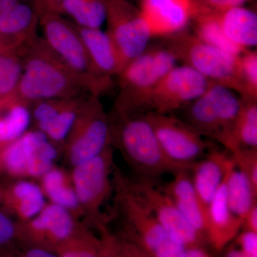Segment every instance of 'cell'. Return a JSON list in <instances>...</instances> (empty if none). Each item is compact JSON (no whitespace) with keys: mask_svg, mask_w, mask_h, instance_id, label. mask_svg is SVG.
Wrapping results in <instances>:
<instances>
[{"mask_svg":"<svg viewBox=\"0 0 257 257\" xmlns=\"http://www.w3.org/2000/svg\"><path fill=\"white\" fill-rule=\"evenodd\" d=\"M115 202L125 231L136 244L152 257H179L185 246L174 241L151 211L134 195L123 175L114 168Z\"/></svg>","mask_w":257,"mask_h":257,"instance_id":"cell-4","label":"cell"},{"mask_svg":"<svg viewBox=\"0 0 257 257\" xmlns=\"http://www.w3.org/2000/svg\"><path fill=\"white\" fill-rule=\"evenodd\" d=\"M40 17L45 14L61 15V8L64 0H32Z\"/></svg>","mask_w":257,"mask_h":257,"instance_id":"cell-41","label":"cell"},{"mask_svg":"<svg viewBox=\"0 0 257 257\" xmlns=\"http://www.w3.org/2000/svg\"><path fill=\"white\" fill-rule=\"evenodd\" d=\"M106 0H64L61 15H67L77 26L100 28L105 23Z\"/></svg>","mask_w":257,"mask_h":257,"instance_id":"cell-28","label":"cell"},{"mask_svg":"<svg viewBox=\"0 0 257 257\" xmlns=\"http://www.w3.org/2000/svg\"><path fill=\"white\" fill-rule=\"evenodd\" d=\"M5 187H3L2 184H0V204H2V201H3V193H4Z\"/></svg>","mask_w":257,"mask_h":257,"instance_id":"cell-46","label":"cell"},{"mask_svg":"<svg viewBox=\"0 0 257 257\" xmlns=\"http://www.w3.org/2000/svg\"><path fill=\"white\" fill-rule=\"evenodd\" d=\"M140 253H141V250H140V248L139 247L138 249V257H141V254H140Z\"/></svg>","mask_w":257,"mask_h":257,"instance_id":"cell-48","label":"cell"},{"mask_svg":"<svg viewBox=\"0 0 257 257\" xmlns=\"http://www.w3.org/2000/svg\"><path fill=\"white\" fill-rule=\"evenodd\" d=\"M112 121L106 114L99 96L89 94L83 101L63 145L69 165H78L112 145Z\"/></svg>","mask_w":257,"mask_h":257,"instance_id":"cell-7","label":"cell"},{"mask_svg":"<svg viewBox=\"0 0 257 257\" xmlns=\"http://www.w3.org/2000/svg\"><path fill=\"white\" fill-rule=\"evenodd\" d=\"M74 25L82 39L96 77L111 79L113 76L119 75L124 69V65L107 33L100 28H86L75 24Z\"/></svg>","mask_w":257,"mask_h":257,"instance_id":"cell-19","label":"cell"},{"mask_svg":"<svg viewBox=\"0 0 257 257\" xmlns=\"http://www.w3.org/2000/svg\"><path fill=\"white\" fill-rule=\"evenodd\" d=\"M20 242L18 221L0 212V250L11 247Z\"/></svg>","mask_w":257,"mask_h":257,"instance_id":"cell-37","label":"cell"},{"mask_svg":"<svg viewBox=\"0 0 257 257\" xmlns=\"http://www.w3.org/2000/svg\"><path fill=\"white\" fill-rule=\"evenodd\" d=\"M204 8L199 0H142L140 10L152 38H165L183 31Z\"/></svg>","mask_w":257,"mask_h":257,"instance_id":"cell-16","label":"cell"},{"mask_svg":"<svg viewBox=\"0 0 257 257\" xmlns=\"http://www.w3.org/2000/svg\"><path fill=\"white\" fill-rule=\"evenodd\" d=\"M47 203L40 186L27 179H19L5 187L2 201L7 211L18 218V222L35 217Z\"/></svg>","mask_w":257,"mask_h":257,"instance_id":"cell-21","label":"cell"},{"mask_svg":"<svg viewBox=\"0 0 257 257\" xmlns=\"http://www.w3.org/2000/svg\"><path fill=\"white\" fill-rule=\"evenodd\" d=\"M189 172L182 171L175 174L173 179L160 189L175 203L186 219L205 236V214L198 199Z\"/></svg>","mask_w":257,"mask_h":257,"instance_id":"cell-22","label":"cell"},{"mask_svg":"<svg viewBox=\"0 0 257 257\" xmlns=\"http://www.w3.org/2000/svg\"><path fill=\"white\" fill-rule=\"evenodd\" d=\"M106 33L114 43L124 68L148 47L152 38L140 8L128 0H106Z\"/></svg>","mask_w":257,"mask_h":257,"instance_id":"cell-11","label":"cell"},{"mask_svg":"<svg viewBox=\"0 0 257 257\" xmlns=\"http://www.w3.org/2000/svg\"><path fill=\"white\" fill-rule=\"evenodd\" d=\"M234 165L233 160L211 201L206 216V239L218 251L222 249L231 240L236 237L242 227V220L234 216L230 210L226 196V179Z\"/></svg>","mask_w":257,"mask_h":257,"instance_id":"cell-18","label":"cell"},{"mask_svg":"<svg viewBox=\"0 0 257 257\" xmlns=\"http://www.w3.org/2000/svg\"><path fill=\"white\" fill-rule=\"evenodd\" d=\"M40 15L32 0H25L0 13V45L18 54L37 36Z\"/></svg>","mask_w":257,"mask_h":257,"instance_id":"cell-17","label":"cell"},{"mask_svg":"<svg viewBox=\"0 0 257 257\" xmlns=\"http://www.w3.org/2000/svg\"><path fill=\"white\" fill-rule=\"evenodd\" d=\"M123 178L128 189L151 211L174 241L186 248L203 246L205 236L186 219L160 187L146 179L133 180L125 178L124 176Z\"/></svg>","mask_w":257,"mask_h":257,"instance_id":"cell-10","label":"cell"},{"mask_svg":"<svg viewBox=\"0 0 257 257\" xmlns=\"http://www.w3.org/2000/svg\"><path fill=\"white\" fill-rule=\"evenodd\" d=\"M114 168L111 146L96 157L72 167L70 176L77 199L84 215L94 222L102 218L101 208L114 189L111 175Z\"/></svg>","mask_w":257,"mask_h":257,"instance_id":"cell-9","label":"cell"},{"mask_svg":"<svg viewBox=\"0 0 257 257\" xmlns=\"http://www.w3.org/2000/svg\"><path fill=\"white\" fill-rule=\"evenodd\" d=\"M248 0H202L201 3L208 9L223 12L231 8L242 7Z\"/></svg>","mask_w":257,"mask_h":257,"instance_id":"cell-40","label":"cell"},{"mask_svg":"<svg viewBox=\"0 0 257 257\" xmlns=\"http://www.w3.org/2000/svg\"><path fill=\"white\" fill-rule=\"evenodd\" d=\"M177 60L164 45L147 47L123 69L119 77V92L115 102L116 116L148 112L154 88L177 66Z\"/></svg>","mask_w":257,"mask_h":257,"instance_id":"cell-3","label":"cell"},{"mask_svg":"<svg viewBox=\"0 0 257 257\" xmlns=\"http://www.w3.org/2000/svg\"><path fill=\"white\" fill-rule=\"evenodd\" d=\"M238 170L246 176L257 194V148H239L231 152Z\"/></svg>","mask_w":257,"mask_h":257,"instance_id":"cell-36","label":"cell"},{"mask_svg":"<svg viewBox=\"0 0 257 257\" xmlns=\"http://www.w3.org/2000/svg\"><path fill=\"white\" fill-rule=\"evenodd\" d=\"M224 257H248L247 255L239 249V248H230L229 251L226 253Z\"/></svg>","mask_w":257,"mask_h":257,"instance_id":"cell-44","label":"cell"},{"mask_svg":"<svg viewBox=\"0 0 257 257\" xmlns=\"http://www.w3.org/2000/svg\"><path fill=\"white\" fill-rule=\"evenodd\" d=\"M232 152L239 148H257L256 101H243L232 131Z\"/></svg>","mask_w":257,"mask_h":257,"instance_id":"cell-29","label":"cell"},{"mask_svg":"<svg viewBox=\"0 0 257 257\" xmlns=\"http://www.w3.org/2000/svg\"><path fill=\"white\" fill-rule=\"evenodd\" d=\"M12 53V52H9L8 51L5 50L4 47L0 45V57L1 56L5 55V54Z\"/></svg>","mask_w":257,"mask_h":257,"instance_id":"cell-45","label":"cell"},{"mask_svg":"<svg viewBox=\"0 0 257 257\" xmlns=\"http://www.w3.org/2000/svg\"><path fill=\"white\" fill-rule=\"evenodd\" d=\"M162 150L171 160L194 165L210 149L203 137L184 121L169 114L145 113Z\"/></svg>","mask_w":257,"mask_h":257,"instance_id":"cell-14","label":"cell"},{"mask_svg":"<svg viewBox=\"0 0 257 257\" xmlns=\"http://www.w3.org/2000/svg\"><path fill=\"white\" fill-rule=\"evenodd\" d=\"M113 122L112 145H116L140 178L152 179L165 174L191 172L194 165L171 160L162 150L155 132L145 114L117 116Z\"/></svg>","mask_w":257,"mask_h":257,"instance_id":"cell-2","label":"cell"},{"mask_svg":"<svg viewBox=\"0 0 257 257\" xmlns=\"http://www.w3.org/2000/svg\"><path fill=\"white\" fill-rule=\"evenodd\" d=\"M237 245L248 257H257V233L243 230L238 236Z\"/></svg>","mask_w":257,"mask_h":257,"instance_id":"cell-39","label":"cell"},{"mask_svg":"<svg viewBox=\"0 0 257 257\" xmlns=\"http://www.w3.org/2000/svg\"><path fill=\"white\" fill-rule=\"evenodd\" d=\"M86 97L87 96L84 94L76 97L67 107L61 111L42 130V133L45 134L52 143L58 147H63L64 142L74 124L79 107Z\"/></svg>","mask_w":257,"mask_h":257,"instance_id":"cell-31","label":"cell"},{"mask_svg":"<svg viewBox=\"0 0 257 257\" xmlns=\"http://www.w3.org/2000/svg\"><path fill=\"white\" fill-rule=\"evenodd\" d=\"M226 196L231 213L242 221L251 207L256 204V193L246 176L235 165L226 179Z\"/></svg>","mask_w":257,"mask_h":257,"instance_id":"cell-27","label":"cell"},{"mask_svg":"<svg viewBox=\"0 0 257 257\" xmlns=\"http://www.w3.org/2000/svg\"><path fill=\"white\" fill-rule=\"evenodd\" d=\"M219 22L225 36L231 43L244 50L257 45V16L243 8L219 12Z\"/></svg>","mask_w":257,"mask_h":257,"instance_id":"cell-23","label":"cell"},{"mask_svg":"<svg viewBox=\"0 0 257 257\" xmlns=\"http://www.w3.org/2000/svg\"><path fill=\"white\" fill-rule=\"evenodd\" d=\"M25 0H0V13H4L7 10L11 9L15 5Z\"/></svg>","mask_w":257,"mask_h":257,"instance_id":"cell-43","label":"cell"},{"mask_svg":"<svg viewBox=\"0 0 257 257\" xmlns=\"http://www.w3.org/2000/svg\"><path fill=\"white\" fill-rule=\"evenodd\" d=\"M58 146L39 130H28L0 150V174L18 179H40L55 167Z\"/></svg>","mask_w":257,"mask_h":257,"instance_id":"cell-8","label":"cell"},{"mask_svg":"<svg viewBox=\"0 0 257 257\" xmlns=\"http://www.w3.org/2000/svg\"><path fill=\"white\" fill-rule=\"evenodd\" d=\"M94 224L99 231V257H138L136 245L111 233L104 219Z\"/></svg>","mask_w":257,"mask_h":257,"instance_id":"cell-32","label":"cell"},{"mask_svg":"<svg viewBox=\"0 0 257 257\" xmlns=\"http://www.w3.org/2000/svg\"><path fill=\"white\" fill-rule=\"evenodd\" d=\"M0 257H59L50 250L19 242L11 247L0 250Z\"/></svg>","mask_w":257,"mask_h":257,"instance_id":"cell-38","label":"cell"},{"mask_svg":"<svg viewBox=\"0 0 257 257\" xmlns=\"http://www.w3.org/2000/svg\"><path fill=\"white\" fill-rule=\"evenodd\" d=\"M140 250H141V253H140V254H141V257H152L150 256L149 253H147L146 251H145L144 250L142 249V248H140Z\"/></svg>","mask_w":257,"mask_h":257,"instance_id":"cell-47","label":"cell"},{"mask_svg":"<svg viewBox=\"0 0 257 257\" xmlns=\"http://www.w3.org/2000/svg\"><path fill=\"white\" fill-rule=\"evenodd\" d=\"M194 20V35L202 42L234 55H240L246 51L231 43L225 36L219 22V12L204 8Z\"/></svg>","mask_w":257,"mask_h":257,"instance_id":"cell-26","label":"cell"},{"mask_svg":"<svg viewBox=\"0 0 257 257\" xmlns=\"http://www.w3.org/2000/svg\"><path fill=\"white\" fill-rule=\"evenodd\" d=\"M163 45L183 65L194 69L211 82L221 84L240 96L238 57L208 45L194 34L183 31L163 38Z\"/></svg>","mask_w":257,"mask_h":257,"instance_id":"cell-6","label":"cell"},{"mask_svg":"<svg viewBox=\"0 0 257 257\" xmlns=\"http://www.w3.org/2000/svg\"><path fill=\"white\" fill-rule=\"evenodd\" d=\"M18 55L23 72L16 94L30 105L45 99L76 97L84 92L99 96L109 89L74 72L38 35Z\"/></svg>","mask_w":257,"mask_h":257,"instance_id":"cell-1","label":"cell"},{"mask_svg":"<svg viewBox=\"0 0 257 257\" xmlns=\"http://www.w3.org/2000/svg\"><path fill=\"white\" fill-rule=\"evenodd\" d=\"M30 107L16 93L0 97V150L28 131L32 119Z\"/></svg>","mask_w":257,"mask_h":257,"instance_id":"cell-24","label":"cell"},{"mask_svg":"<svg viewBox=\"0 0 257 257\" xmlns=\"http://www.w3.org/2000/svg\"><path fill=\"white\" fill-rule=\"evenodd\" d=\"M242 104L229 88L213 82L202 95L186 106L185 121L202 137L220 143L231 152L235 119Z\"/></svg>","mask_w":257,"mask_h":257,"instance_id":"cell-5","label":"cell"},{"mask_svg":"<svg viewBox=\"0 0 257 257\" xmlns=\"http://www.w3.org/2000/svg\"><path fill=\"white\" fill-rule=\"evenodd\" d=\"M238 75L243 101L257 99V52L246 50L238 57Z\"/></svg>","mask_w":257,"mask_h":257,"instance_id":"cell-33","label":"cell"},{"mask_svg":"<svg viewBox=\"0 0 257 257\" xmlns=\"http://www.w3.org/2000/svg\"><path fill=\"white\" fill-rule=\"evenodd\" d=\"M257 233V204H254L243 220L241 229Z\"/></svg>","mask_w":257,"mask_h":257,"instance_id":"cell-42","label":"cell"},{"mask_svg":"<svg viewBox=\"0 0 257 257\" xmlns=\"http://www.w3.org/2000/svg\"><path fill=\"white\" fill-rule=\"evenodd\" d=\"M23 72V62L18 54L8 53L0 57V97L16 93Z\"/></svg>","mask_w":257,"mask_h":257,"instance_id":"cell-34","label":"cell"},{"mask_svg":"<svg viewBox=\"0 0 257 257\" xmlns=\"http://www.w3.org/2000/svg\"><path fill=\"white\" fill-rule=\"evenodd\" d=\"M80 224L70 211L47 202L35 217L18 222L20 241L55 252L73 236Z\"/></svg>","mask_w":257,"mask_h":257,"instance_id":"cell-15","label":"cell"},{"mask_svg":"<svg viewBox=\"0 0 257 257\" xmlns=\"http://www.w3.org/2000/svg\"><path fill=\"white\" fill-rule=\"evenodd\" d=\"M212 83L188 66H175L154 88L148 112L169 114L185 107L202 95Z\"/></svg>","mask_w":257,"mask_h":257,"instance_id":"cell-13","label":"cell"},{"mask_svg":"<svg viewBox=\"0 0 257 257\" xmlns=\"http://www.w3.org/2000/svg\"><path fill=\"white\" fill-rule=\"evenodd\" d=\"M77 97V96H76ZM76 97L57 98L37 101L31 105L32 119L35 121L36 130L42 131L44 128L61 111L64 110Z\"/></svg>","mask_w":257,"mask_h":257,"instance_id":"cell-35","label":"cell"},{"mask_svg":"<svg viewBox=\"0 0 257 257\" xmlns=\"http://www.w3.org/2000/svg\"><path fill=\"white\" fill-rule=\"evenodd\" d=\"M40 26L47 46L69 68L82 77L110 87L111 79L100 78L94 74L87 51L73 23L62 15L51 13L40 17Z\"/></svg>","mask_w":257,"mask_h":257,"instance_id":"cell-12","label":"cell"},{"mask_svg":"<svg viewBox=\"0 0 257 257\" xmlns=\"http://www.w3.org/2000/svg\"><path fill=\"white\" fill-rule=\"evenodd\" d=\"M40 180V187L48 202L70 211L78 219L84 215L74 190L70 173L58 167H52Z\"/></svg>","mask_w":257,"mask_h":257,"instance_id":"cell-25","label":"cell"},{"mask_svg":"<svg viewBox=\"0 0 257 257\" xmlns=\"http://www.w3.org/2000/svg\"><path fill=\"white\" fill-rule=\"evenodd\" d=\"M59 257H99V238L81 223L72 237L55 251Z\"/></svg>","mask_w":257,"mask_h":257,"instance_id":"cell-30","label":"cell"},{"mask_svg":"<svg viewBox=\"0 0 257 257\" xmlns=\"http://www.w3.org/2000/svg\"><path fill=\"white\" fill-rule=\"evenodd\" d=\"M232 162V157L228 156L225 152L217 149H209L205 158L196 162L191 171L194 175L192 179L193 185L205 214V219L211 201Z\"/></svg>","mask_w":257,"mask_h":257,"instance_id":"cell-20","label":"cell"}]
</instances>
